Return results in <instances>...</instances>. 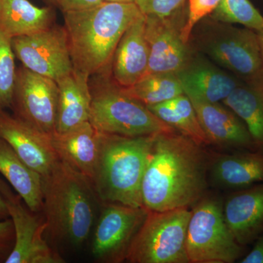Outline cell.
I'll list each match as a JSON object with an SVG mask.
<instances>
[{"mask_svg": "<svg viewBox=\"0 0 263 263\" xmlns=\"http://www.w3.org/2000/svg\"><path fill=\"white\" fill-rule=\"evenodd\" d=\"M209 162L202 146L176 131L157 134L141 186L148 211L193 206L205 197Z\"/></svg>", "mask_w": 263, "mask_h": 263, "instance_id": "1", "label": "cell"}, {"mask_svg": "<svg viewBox=\"0 0 263 263\" xmlns=\"http://www.w3.org/2000/svg\"><path fill=\"white\" fill-rule=\"evenodd\" d=\"M142 13L135 3L105 1L90 9L64 13L74 70L89 78L107 70L124 32Z\"/></svg>", "mask_w": 263, "mask_h": 263, "instance_id": "2", "label": "cell"}, {"mask_svg": "<svg viewBox=\"0 0 263 263\" xmlns=\"http://www.w3.org/2000/svg\"><path fill=\"white\" fill-rule=\"evenodd\" d=\"M42 180L46 231L59 241L82 245L91 233L100 202L92 183L61 159Z\"/></svg>", "mask_w": 263, "mask_h": 263, "instance_id": "3", "label": "cell"}, {"mask_svg": "<svg viewBox=\"0 0 263 263\" xmlns=\"http://www.w3.org/2000/svg\"><path fill=\"white\" fill-rule=\"evenodd\" d=\"M157 135L127 137L100 133V152L91 183L101 203L143 207L142 182Z\"/></svg>", "mask_w": 263, "mask_h": 263, "instance_id": "4", "label": "cell"}, {"mask_svg": "<svg viewBox=\"0 0 263 263\" xmlns=\"http://www.w3.org/2000/svg\"><path fill=\"white\" fill-rule=\"evenodd\" d=\"M106 72L96 74L94 84L89 83V122L95 129L104 134L127 137L176 131L156 117L144 104L126 94Z\"/></svg>", "mask_w": 263, "mask_h": 263, "instance_id": "5", "label": "cell"}, {"mask_svg": "<svg viewBox=\"0 0 263 263\" xmlns=\"http://www.w3.org/2000/svg\"><path fill=\"white\" fill-rule=\"evenodd\" d=\"M191 213L188 208L163 212L148 210L126 260L130 263H190L186 235Z\"/></svg>", "mask_w": 263, "mask_h": 263, "instance_id": "6", "label": "cell"}, {"mask_svg": "<svg viewBox=\"0 0 263 263\" xmlns=\"http://www.w3.org/2000/svg\"><path fill=\"white\" fill-rule=\"evenodd\" d=\"M186 235L190 263H233L245 256L224 219L220 203L203 197L191 211Z\"/></svg>", "mask_w": 263, "mask_h": 263, "instance_id": "7", "label": "cell"}, {"mask_svg": "<svg viewBox=\"0 0 263 263\" xmlns=\"http://www.w3.org/2000/svg\"><path fill=\"white\" fill-rule=\"evenodd\" d=\"M215 23L202 36V51L246 82L262 76L263 63L257 32L230 24Z\"/></svg>", "mask_w": 263, "mask_h": 263, "instance_id": "8", "label": "cell"}, {"mask_svg": "<svg viewBox=\"0 0 263 263\" xmlns=\"http://www.w3.org/2000/svg\"><path fill=\"white\" fill-rule=\"evenodd\" d=\"M0 195L15 232V245L5 263H62L63 258L45 238L47 229L42 214L32 212L8 183L0 178Z\"/></svg>", "mask_w": 263, "mask_h": 263, "instance_id": "9", "label": "cell"}, {"mask_svg": "<svg viewBox=\"0 0 263 263\" xmlns=\"http://www.w3.org/2000/svg\"><path fill=\"white\" fill-rule=\"evenodd\" d=\"M102 204L91 254L100 262H124L127 259L132 242L146 219L148 209L117 202Z\"/></svg>", "mask_w": 263, "mask_h": 263, "instance_id": "10", "label": "cell"}, {"mask_svg": "<svg viewBox=\"0 0 263 263\" xmlns=\"http://www.w3.org/2000/svg\"><path fill=\"white\" fill-rule=\"evenodd\" d=\"M15 56L28 70L60 80L74 70L65 27L52 25L40 32L12 38Z\"/></svg>", "mask_w": 263, "mask_h": 263, "instance_id": "11", "label": "cell"}, {"mask_svg": "<svg viewBox=\"0 0 263 263\" xmlns=\"http://www.w3.org/2000/svg\"><path fill=\"white\" fill-rule=\"evenodd\" d=\"M58 99L56 81L24 66L17 70L11 108L16 117L52 136L56 133Z\"/></svg>", "mask_w": 263, "mask_h": 263, "instance_id": "12", "label": "cell"}, {"mask_svg": "<svg viewBox=\"0 0 263 263\" xmlns=\"http://www.w3.org/2000/svg\"><path fill=\"white\" fill-rule=\"evenodd\" d=\"M184 13L169 18L146 15L145 36L149 50L146 75L177 74L191 61V49L181 36L187 15Z\"/></svg>", "mask_w": 263, "mask_h": 263, "instance_id": "13", "label": "cell"}, {"mask_svg": "<svg viewBox=\"0 0 263 263\" xmlns=\"http://www.w3.org/2000/svg\"><path fill=\"white\" fill-rule=\"evenodd\" d=\"M0 138L42 177L49 174L60 160L52 145L51 136L2 108Z\"/></svg>", "mask_w": 263, "mask_h": 263, "instance_id": "14", "label": "cell"}, {"mask_svg": "<svg viewBox=\"0 0 263 263\" xmlns=\"http://www.w3.org/2000/svg\"><path fill=\"white\" fill-rule=\"evenodd\" d=\"M146 15L142 13L129 25L118 43L110 63V76L116 84L129 87L146 75L149 50L145 36Z\"/></svg>", "mask_w": 263, "mask_h": 263, "instance_id": "15", "label": "cell"}, {"mask_svg": "<svg viewBox=\"0 0 263 263\" xmlns=\"http://www.w3.org/2000/svg\"><path fill=\"white\" fill-rule=\"evenodd\" d=\"M223 212L237 241L245 247L254 243L263 233V183L232 193Z\"/></svg>", "mask_w": 263, "mask_h": 263, "instance_id": "16", "label": "cell"}, {"mask_svg": "<svg viewBox=\"0 0 263 263\" xmlns=\"http://www.w3.org/2000/svg\"><path fill=\"white\" fill-rule=\"evenodd\" d=\"M191 101L211 144L242 151L257 150L245 122L230 109L219 103Z\"/></svg>", "mask_w": 263, "mask_h": 263, "instance_id": "17", "label": "cell"}, {"mask_svg": "<svg viewBox=\"0 0 263 263\" xmlns=\"http://www.w3.org/2000/svg\"><path fill=\"white\" fill-rule=\"evenodd\" d=\"M51 140L60 158L92 181L100 152V132L87 122L65 133H55Z\"/></svg>", "mask_w": 263, "mask_h": 263, "instance_id": "18", "label": "cell"}, {"mask_svg": "<svg viewBox=\"0 0 263 263\" xmlns=\"http://www.w3.org/2000/svg\"><path fill=\"white\" fill-rule=\"evenodd\" d=\"M176 76L189 98L209 103L223 101L240 84L209 62L193 58Z\"/></svg>", "mask_w": 263, "mask_h": 263, "instance_id": "19", "label": "cell"}, {"mask_svg": "<svg viewBox=\"0 0 263 263\" xmlns=\"http://www.w3.org/2000/svg\"><path fill=\"white\" fill-rule=\"evenodd\" d=\"M89 77L73 70L57 81L59 89L56 133L89 122L91 95Z\"/></svg>", "mask_w": 263, "mask_h": 263, "instance_id": "20", "label": "cell"}, {"mask_svg": "<svg viewBox=\"0 0 263 263\" xmlns=\"http://www.w3.org/2000/svg\"><path fill=\"white\" fill-rule=\"evenodd\" d=\"M209 174L213 182L223 188L240 190L263 183V152L220 156L210 165Z\"/></svg>", "mask_w": 263, "mask_h": 263, "instance_id": "21", "label": "cell"}, {"mask_svg": "<svg viewBox=\"0 0 263 263\" xmlns=\"http://www.w3.org/2000/svg\"><path fill=\"white\" fill-rule=\"evenodd\" d=\"M0 174L32 212L42 214V176L31 168L2 138H0Z\"/></svg>", "mask_w": 263, "mask_h": 263, "instance_id": "22", "label": "cell"}, {"mask_svg": "<svg viewBox=\"0 0 263 263\" xmlns=\"http://www.w3.org/2000/svg\"><path fill=\"white\" fill-rule=\"evenodd\" d=\"M54 12L29 0H0V31L10 39L29 35L51 27Z\"/></svg>", "mask_w": 263, "mask_h": 263, "instance_id": "23", "label": "cell"}, {"mask_svg": "<svg viewBox=\"0 0 263 263\" xmlns=\"http://www.w3.org/2000/svg\"><path fill=\"white\" fill-rule=\"evenodd\" d=\"M222 103L245 122L256 149L263 152V74L238 85Z\"/></svg>", "mask_w": 263, "mask_h": 263, "instance_id": "24", "label": "cell"}, {"mask_svg": "<svg viewBox=\"0 0 263 263\" xmlns=\"http://www.w3.org/2000/svg\"><path fill=\"white\" fill-rule=\"evenodd\" d=\"M146 107L161 121L199 146L211 144L199 122L193 104L186 95Z\"/></svg>", "mask_w": 263, "mask_h": 263, "instance_id": "25", "label": "cell"}, {"mask_svg": "<svg viewBox=\"0 0 263 263\" xmlns=\"http://www.w3.org/2000/svg\"><path fill=\"white\" fill-rule=\"evenodd\" d=\"M122 88L126 94L146 106L164 103L184 94L177 76L174 73L148 74L133 86Z\"/></svg>", "mask_w": 263, "mask_h": 263, "instance_id": "26", "label": "cell"}, {"mask_svg": "<svg viewBox=\"0 0 263 263\" xmlns=\"http://www.w3.org/2000/svg\"><path fill=\"white\" fill-rule=\"evenodd\" d=\"M209 16L220 23L241 24L255 32L263 29V16L249 0H221Z\"/></svg>", "mask_w": 263, "mask_h": 263, "instance_id": "27", "label": "cell"}, {"mask_svg": "<svg viewBox=\"0 0 263 263\" xmlns=\"http://www.w3.org/2000/svg\"><path fill=\"white\" fill-rule=\"evenodd\" d=\"M11 39L0 31V108H11L16 69Z\"/></svg>", "mask_w": 263, "mask_h": 263, "instance_id": "28", "label": "cell"}, {"mask_svg": "<svg viewBox=\"0 0 263 263\" xmlns=\"http://www.w3.org/2000/svg\"><path fill=\"white\" fill-rule=\"evenodd\" d=\"M188 9L186 23L181 30L185 43H190L195 27L205 17L214 11L221 0H187Z\"/></svg>", "mask_w": 263, "mask_h": 263, "instance_id": "29", "label": "cell"}, {"mask_svg": "<svg viewBox=\"0 0 263 263\" xmlns=\"http://www.w3.org/2000/svg\"><path fill=\"white\" fill-rule=\"evenodd\" d=\"M186 0H135L145 15L169 18L184 13Z\"/></svg>", "mask_w": 263, "mask_h": 263, "instance_id": "30", "label": "cell"}, {"mask_svg": "<svg viewBox=\"0 0 263 263\" xmlns=\"http://www.w3.org/2000/svg\"><path fill=\"white\" fill-rule=\"evenodd\" d=\"M15 245V232L10 218L0 221V263L5 262Z\"/></svg>", "mask_w": 263, "mask_h": 263, "instance_id": "31", "label": "cell"}, {"mask_svg": "<svg viewBox=\"0 0 263 263\" xmlns=\"http://www.w3.org/2000/svg\"><path fill=\"white\" fill-rule=\"evenodd\" d=\"M103 2V0H57V5L64 13L90 9Z\"/></svg>", "mask_w": 263, "mask_h": 263, "instance_id": "32", "label": "cell"}, {"mask_svg": "<svg viewBox=\"0 0 263 263\" xmlns=\"http://www.w3.org/2000/svg\"><path fill=\"white\" fill-rule=\"evenodd\" d=\"M254 245L248 254L238 262L240 263H263V233L254 242Z\"/></svg>", "mask_w": 263, "mask_h": 263, "instance_id": "33", "label": "cell"}, {"mask_svg": "<svg viewBox=\"0 0 263 263\" xmlns=\"http://www.w3.org/2000/svg\"><path fill=\"white\" fill-rule=\"evenodd\" d=\"M10 218L9 213L7 209L6 204L3 197L0 195V221L5 220V219Z\"/></svg>", "mask_w": 263, "mask_h": 263, "instance_id": "34", "label": "cell"}, {"mask_svg": "<svg viewBox=\"0 0 263 263\" xmlns=\"http://www.w3.org/2000/svg\"><path fill=\"white\" fill-rule=\"evenodd\" d=\"M257 38H258L259 48H260L261 57H262L263 63V29L259 31V32H257Z\"/></svg>", "mask_w": 263, "mask_h": 263, "instance_id": "35", "label": "cell"}, {"mask_svg": "<svg viewBox=\"0 0 263 263\" xmlns=\"http://www.w3.org/2000/svg\"><path fill=\"white\" fill-rule=\"evenodd\" d=\"M103 1L110 2V3H135V0H103Z\"/></svg>", "mask_w": 263, "mask_h": 263, "instance_id": "36", "label": "cell"}, {"mask_svg": "<svg viewBox=\"0 0 263 263\" xmlns=\"http://www.w3.org/2000/svg\"><path fill=\"white\" fill-rule=\"evenodd\" d=\"M46 1L49 2V3H52V4L57 5V0H46Z\"/></svg>", "mask_w": 263, "mask_h": 263, "instance_id": "37", "label": "cell"}]
</instances>
